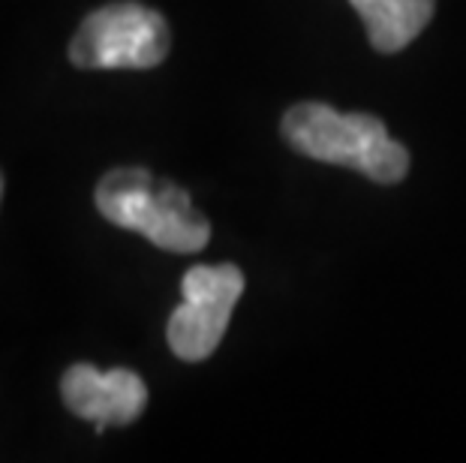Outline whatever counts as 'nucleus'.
Returning a JSON list of instances; mask_svg holds the SVG:
<instances>
[{
	"mask_svg": "<svg viewBox=\"0 0 466 463\" xmlns=\"http://www.w3.org/2000/svg\"><path fill=\"white\" fill-rule=\"evenodd\" d=\"M96 208L108 223L145 235L168 253H199L211 238V226L193 208L187 190L157 181L138 166L112 169L96 184Z\"/></svg>",
	"mask_w": 466,
	"mask_h": 463,
	"instance_id": "2",
	"label": "nucleus"
},
{
	"mask_svg": "<svg viewBox=\"0 0 466 463\" xmlns=\"http://www.w3.org/2000/svg\"><path fill=\"white\" fill-rule=\"evenodd\" d=\"M61 394L66 409L78 418L94 421L96 433L115 425H130L147 407L142 377L124 367L96 370L94 364H73L61 379Z\"/></svg>",
	"mask_w": 466,
	"mask_h": 463,
	"instance_id": "5",
	"label": "nucleus"
},
{
	"mask_svg": "<svg viewBox=\"0 0 466 463\" xmlns=\"http://www.w3.org/2000/svg\"><path fill=\"white\" fill-rule=\"evenodd\" d=\"M0 199H4V175H0Z\"/></svg>",
	"mask_w": 466,
	"mask_h": 463,
	"instance_id": "7",
	"label": "nucleus"
},
{
	"mask_svg": "<svg viewBox=\"0 0 466 463\" xmlns=\"http://www.w3.org/2000/svg\"><path fill=\"white\" fill-rule=\"evenodd\" d=\"M172 48L166 18L142 4H108L82 22L69 43L78 70H151Z\"/></svg>",
	"mask_w": 466,
	"mask_h": 463,
	"instance_id": "3",
	"label": "nucleus"
},
{
	"mask_svg": "<svg viewBox=\"0 0 466 463\" xmlns=\"http://www.w3.org/2000/svg\"><path fill=\"white\" fill-rule=\"evenodd\" d=\"M376 52L394 55L419 36L433 18L436 0H350Z\"/></svg>",
	"mask_w": 466,
	"mask_h": 463,
	"instance_id": "6",
	"label": "nucleus"
},
{
	"mask_svg": "<svg viewBox=\"0 0 466 463\" xmlns=\"http://www.w3.org/2000/svg\"><path fill=\"white\" fill-rule=\"evenodd\" d=\"M244 292L238 265H196L184 274L181 295L168 319V347L181 361H205L220 347L226 325Z\"/></svg>",
	"mask_w": 466,
	"mask_h": 463,
	"instance_id": "4",
	"label": "nucleus"
},
{
	"mask_svg": "<svg viewBox=\"0 0 466 463\" xmlns=\"http://www.w3.org/2000/svg\"><path fill=\"white\" fill-rule=\"evenodd\" d=\"M283 139L319 163L350 166L376 184H398L410 169V154L394 142L380 117L343 115L325 103H299L280 124Z\"/></svg>",
	"mask_w": 466,
	"mask_h": 463,
	"instance_id": "1",
	"label": "nucleus"
}]
</instances>
